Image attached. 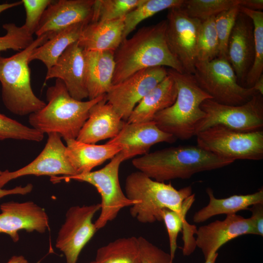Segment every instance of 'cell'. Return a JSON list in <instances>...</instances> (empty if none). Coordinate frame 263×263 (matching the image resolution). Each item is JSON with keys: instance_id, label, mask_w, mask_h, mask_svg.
<instances>
[{"instance_id": "6da1fadb", "label": "cell", "mask_w": 263, "mask_h": 263, "mask_svg": "<svg viewBox=\"0 0 263 263\" xmlns=\"http://www.w3.org/2000/svg\"><path fill=\"white\" fill-rule=\"evenodd\" d=\"M166 20L144 26L123 40L114 51L113 85L149 68L164 67L185 73L171 54L166 37Z\"/></svg>"}, {"instance_id": "7a4b0ae2", "label": "cell", "mask_w": 263, "mask_h": 263, "mask_svg": "<svg viewBox=\"0 0 263 263\" xmlns=\"http://www.w3.org/2000/svg\"><path fill=\"white\" fill-rule=\"evenodd\" d=\"M234 162L197 145H182L149 152L133 159L132 164L150 178L165 182L188 179L197 173L222 168Z\"/></svg>"}, {"instance_id": "3957f363", "label": "cell", "mask_w": 263, "mask_h": 263, "mask_svg": "<svg viewBox=\"0 0 263 263\" xmlns=\"http://www.w3.org/2000/svg\"><path fill=\"white\" fill-rule=\"evenodd\" d=\"M105 95L92 100H78L71 96L61 80L56 79L54 85L47 89V103L30 114L28 122L31 127L43 134L56 133L64 140L75 139L91 108Z\"/></svg>"}, {"instance_id": "277c9868", "label": "cell", "mask_w": 263, "mask_h": 263, "mask_svg": "<svg viewBox=\"0 0 263 263\" xmlns=\"http://www.w3.org/2000/svg\"><path fill=\"white\" fill-rule=\"evenodd\" d=\"M177 89L174 103L157 113L153 121L162 131L176 139L188 140L195 136L197 128L205 117L201 105L212 97L197 83L193 75L167 68Z\"/></svg>"}, {"instance_id": "5b68a950", "label": "cell", "mask_w": 263, "mask_h": 263, "mask_svg": "<svg viewBox=\"0 0 263 263\" xmlns=\"http://www.w3.org/2000/svg\"><path fill=\"white\" fill-rule=\"evenodd\" d=\"M125 189L129 199L138 201L131 206V215L143 224L162 221L165 208L181 212L184 201L192 194L191 186L177 190L171 183L155 181L140 171L128 175Z\"/></svg>"}, {"instance_id": "8992f818", "label": "cell", "mask_w": 263, "mask_h": 263, "mask_svg": "<svg viewBox=\"0 0 263 263\" xmlns=\"http://www.w3.org/2000/svg\"><path fill=\"white\" fill-rule=\"evenodd\" d=\"M48 39L37 37L25 49L9 56H0V82L3 103L11 113L25 116L38 112L45 105L34 94L31 84L30 57L34 50Z\"/></svg>"}, {"instance_id": "52a82bcc", "label": "cell", "mask_w": 263, "mask_h": 263, "mask_svg": "<svg viewBox=\"0 0 263 263\" xmlns=\"http://www.w3.org/2000/svg\"><path fill=\"white\" fill-rule=\"evenodd\" d=\"M124 161L119 152L108 164L99 170L72 176L51 177L50 180L53 183H57L61 180H75L88 183L96 188L101 196V201L100 214L94 224L96 229L99 230L116 218L122 208L138 202L129 199L121 188L119 169Z\"/></svg>"}, {"instance_id": "ba28073f", "label": "cell", "mask_w": 263, "mask_h": 263, "mask_svg": "<svg viewBox=\"0 0 263 263\" xmlns=\"http://www.w3.org/2000/svg\"><path fill=\"white\" fill-rule=\"evenodd\" d=\"M193 75L199 87L220 104L242 105L258 93L252 87H244L239 83L232 67L225 58L196 61Z\"/></svg>"}, {"instance_id": "9c48e42d", "label": "cell", "mask_w": 263, "mask_h": 263, "mask_svg": "<svg viewBox=\"0 0 263 263\" xmlns=\"http://www.w3.org/2000/svg\"><path fill=\"white\" fill-rule=\"evenodd\" d=\"M197 146L217 156L233 161L263 158V131L241 132L217 125L196 135Z\"/></svg>"}, {"instance_id": "30bf717a", "label": "cell", "mask_w": 263, "mask_h": 263, "mask_svg": "<svg viewBox=\"0 0 263 263\" xmlns=\"http://www.w3.org/2000/svg\"><path fill=\"white\" fill-rule=\"evenodd\" d=\"M201 108L206 116L198 125L196 135L217 125L241 132L260 131L263 127V95L259 93L242 105H225L208 99L202 102Z\"/></svg>"}, {"instance_id": "8fae6325", "label": "cell", "mask_w": 263, "mask_h": 263, "mask_svg": "<svg viewBox=\"0 0 263 263\" xmlns=\"http://www.w3.org/2000/svg\"><path fill=\"white\" fill-rule=\"evenodd\" d=\"M166 20V37L169 48L185 73L193 75L202 20L189 17L182 6L168 9Z\"/></svg>"}, {"instance_id": "7c38bea8", "label": "cell", "mask_w": 263, "mask_h": 263, "mask_svg": "<svg viewBox=\"0 0 263 263\" xmlns=\"http://www.w3.org/2000/svg\"><path fill=\"white\" fill-rule=\"evenodd\" d=\"M100 210V203L69 208L56 241V246L64 254L67 263H77L80 253L97 230L93 219Z\"/></svg>"}, {"instance_id": "4fadbf2b", "label": "cell", "mask_w": 263, "mask_h": 263, "mask_svg": "<svg viewBox=\"0 0 263 263\" xmlns=\"http://www.w3.org/2000/svg\"><path fill=\"white\" fill-rule=\"evenodd\" d=\"M168 75L164 67L140 70L113 86L106 94L107 101L125 122L139 101Z\"/></svg>"}, {"instance_id": "5bb4252c", "label": "cell", "mask_w": 263, "mask_h": 263, "mask_svg": "<svg viewBox=\"0 0 263 263\" xmlns=\"http://www.w3.org/2000/svg\"><path fill=\"white\" fill-rule=\"evenodd\" d=\"M77 174L66 155V146L56 133L48 134L47 142L39 155L31 163L13 171H2L0 188L9 181L23 176L47 175L51 177Z\"/></svg>"}, {"instance_id": "9a60e30c", "label": "cell", "mask_w": 263, "mask_h": 263, "mask_svg": "<svg viewBox=\"0 0 263 263\" xmlns=\"http://www.w3.org/2000/svg\"><path fill=\"white\" fill-rule=\"evenodd\" d=\"M95 0H52L45 10L35 33L48 38L61 30L80 22H90Z\"/></svg>"}, {"instance_id": "2e32d148", "label": "cell", "mask_w": 263, "mask_h": 263, "mask_svg": "<svg viewBox=\"0 0 263 263\" xmlns=\"http://www.w3.org/2000/svg\"><path fill=\"white\" fill-rule=\"evenodd\" d=\"M0 209V233L8 235L14 242L19 240V230L43 233L49 228L45 209L33 202H8L1 204Z\"/></svg>"}, {"instance_id": "e0dca14e", "label": "cell", "mask_w": 263, "mask_h": 263, "mask_svg": "<svg viewBox=\"0 0 263 263\" xmlns=\"http://www.w3.org/2000/svg\"><path fill=\"white\" fill-rule=\"evenodd\" d=\"M176 139L173 135L160 129L153 121L139 123L126 122L118 134L107 143L121 146L122 150L120 152L125 161L149 153L150 148L156 144L172 143Z\"/></svg>"}, {"instance_id": "ac0fdd59", "label": "cell", "mask_w": 263, "mask_h": 263, "mask_svg": "<svg viewBox=\"0 0 263 263\" xmlns=\"http://www.w3.org/2000/svg\"><path fill=\"white\" fill-rule=\"evenodd\" d=\"M195 234L196 246L206 260L228 242L242 235H255V231L249 218L232 214L227 215L224 220L200 226Z\"/></svg>"}, {"instance_id": "d6986e66", "label": "cell", "mask_w": 263, "mask_h": 263, "mask_svg": "<svg viewBox=\"0 0 263 263\" xmlns=\"http://www.w3.org/2000/svg\"><path fill=\"white\" fill-rule=\"evenodd\" d=\"M253 29L251 19L240 11L229 38L226 57L243 87L254 62Z\"/></svg>"}, {"instance_id": "ffe728a7", "label": "cell", "mask_w": 263, "mask_h": 263, "mask_svg": "<svg viewBox=\"0 0 263 263\" xmlns=\"http://www.w3.org/2000/svg\"><path fill=\"white\" fill-rule=\"evenodd\" d=\"M61 80L74 98L82 101L88 97L85 81L84 50L77 41L70 45L47 70L45 80Z\"/></svg>"}, {"instance_id": "44dd1931", "label": "cell", "mask_w": 263, "mask_h": 263, "mask_svg": "<svg viewBox=\"0 0 263 263\" xmlns=\"http://www.w3.org/2000/svg\"><path fill=\"white\" fill-rule=\"evenodd\" d=\"M125 122L107 102L105 95L90 110L88 119L76 139L95 144L101 140L112 139L118 134Z\"/></svg>"}, {"instance_id": "7402d4cb", "label": "cell", "mask_w": 263, "mask_h": 263, "mask_svg": "<svg viewBox=\"0 0 263 263\" xmlns=\"http://www.w3.org/2000/svg\"><path fill=\"white\" fill-rule=\"evenodd\" d=\"M114 52L84 50L88 100L106 94L113 86Z\"/></svg>"}, {"instance_id": "603a6c76", "label": "cell", "mask_w": 263, "mask_h": 263, "mask_svg": "<svg viewBox=\"0 0 263 263\" xmlns=\"http://www.w3.org/2000/svg\"><path fill=\"white\" fill-rule=\"evenodd\" d=\"M124 19L90 21L81 32L78 45L86 51L114 52L123 40Z\"/></svg>"}, {"instance_id": "cb8c5ba5", "label": "cell", "mask_w": 263, "mask_h": 263, "mask_svg": "<svg viewBox=\"0 0 263 263\" xmlns=\"http://www.w3.org/2000/svg\"><path fill=\"white\" fill-rule=\"evenodd\" d=\"M65 141L66 155L77 174L91 171L122 150L121 147L116 144H88L76 139Z\"/></svg>"}, {"instance_id": "d4e9b609", "label": "cell", "mask_w": 263, "mask_h": 263, "mask_svg": "<svg viewBox=\"0 0 263 263\" xmlns=\"http://www.w3.org/2000/svg\"><path fill=\"white\" fill-rule=\"evenodd\" d=\"M177 89L172 77L167 76L136 105L127 120V123L153 121L158 112L170 107L175 102Z\"/></svg>"}, {"instance_id": "484cf974", "label": "cell", "mask_w": 263, "mask_h": 263, "mask_svg": "<svg viewBox=\"0 0 263 263\" xmlns=\"http://www.w3.org/2000/svg\"><path fill=\"white\" fill-rule=\"evenodd\" d=\"M209 197L207 206L196 212L193 216L195 223L204 222L210 218L220 214H232L243 210H248L253 205L263 203V189L246 195H234L227 198L218 199L211 188H207Z\"/></svg>"}, {"instance_id": "4316f807", "label": "cell", "mask_w": 263, "mask_h": 263, "mask_svg": "<svg viewBox=\"0 0 263 263\" xmlns=\"http://www.w3.org/2000/svg\"><path fill=\"white\" fill-rule=\"evenodd\" d=\"M88 23H78L54 35L34 50L30 57V62L39 60L49 70L70 45L78 41L84 27Z\"/></svg>"}, {"instance_id": "83f0119b", "label": "cell", "mask_w": 263, "mask_h": 263, "mask_svg": "<svg viewBox=\"0 0 263 263\" xmlns=\"http://www.w3.org/2000/svg\"><path fill=\"white\" fill-rule=\"evenodd\" d=\"M95 261L99 263H141L138 237L118 238L99 248Z\"/></svg>"}, {"instance_id": "f1b7e54d", "label": "cell", "mask_w": 263, "mask_h": 263, "mask_svg": "<svg viewBox=\"0 0 263 263\" xmlns=\"http://www.w3.org/2000/svg\"><path fill=\"white\" fill-rule=\"evenodd\" d=\"M184 2V0H143L124 17L123 39L144 20L164 10L182 6Z\"/></svg>"}, {"instance_id": "f546056e", "label": "cell", "mask_w": 263, "mask_h": 263, "mask_svg": "<svg viewBox=\"0 0 263 263\" xmlns=\"http://www.w3.org/2000/svg\"><path fill=\"white\" fill-rule=\"evenodd\" d=\"M240 12L251 19L254 38V59L253 65L245 78L244 87H252L263 74V12L239 6Z\"/></svg>"}, {"instance_id": "4dcf8cb0", "label": "cell", "mask_w": 263, "mask_h": 263, "mask_svg": "<svg viewBox=\"0 0 263 263\" xmlns=\"http://www.w3.org/2000/svg\"><path fill=\"white\" fill-rule=\"evenodd\" d=\"M218 39L212 17L202 20L197 41L196 61H210L218 57Z\"/></svg>"}, {"instance_id": "1f68e13d", "label": "cell", "mask_w": 263, "mask_h": 263, "mask_svg": "<svg viewBox=\"0 0 263 263\" xmlns=\"http://www.w3.org/2000/svg\"><path fill=\"white\" fill-rule=\"evenodd\" d=\"M239 6V0H184L182 7L190 17L204 20Z\"/></svg>"}, {"instance_id": "d6a6232c", "label": "cell", "mask_w": 263, "mask_h": 263, "mask_svg": "<svg viewBox=\"0 0 263 263\" xmlns=\"http://www.w3.org/2000/svg\"><path fill=\"white\" fill-rule=\"evenodd\" d=\"M143 0H95L91 21L112 20L124 17Z\"/></svg>"}, {"instance_id": "836d02e7", "label": "cell", "mask_w": 263, "mask_h": 263, "mask_svg": "<svg viewBox=\"0 0 263 263\" xmlns=\"http://www.w3.org/2000/svg\"><path fill=\"white\" fill-rule=\"evenodd\" d=\"M195 200V194H192L183 202L181 212L164 209L161 212L162 221H164L169 235V254L173 260L177 247V239L179 233L182 230L183 223L186 220L187 213Z\"/></svg>"}, {"instance_id": "e575fe53", "label": "cell", "mask_w": 263, "mask_h": 263, "mask_svg": "<svg viewBox=\"0 0 263 263\" xmlns=\"http://www.w3.org/2000/svg\"><path fill=\"white\" fill-rule=\"evenodd\" d=\"M43 133L0 113V141L8 139L40 142Z\"/></svg>"}, {"instance_id": "d590c367", "label": "cell", "mask_w": 263, "mask_h": 263, "mask_svg": "<svg viewBox=\"0 0 263 263\" xmlns=\"http://www.w3.org/2000/svg\"><path fill=\"white\" fill-rule=\"evenodd\" d=\"M239 12V6H236L214 17L215 29L219 42L218 57L227 59L229 38Z\"/></svg>"}, {"instance_id": "8d00e7d4", "label": "cell", "mask_w": 263, "mask_h": 263, "mask_svg": "<svg viewBox=\"0 0 263 263\" xmlns=\"http://www.w3.org/2000/svg\"><path fill=\"white\" fill-rule=\"evenodd\" d=\"M6 34L0 36V51L12 49L22 50L29 46L34 41L33 35L22 25L18 26L10 23L3 25Z\"/></svg>"}, {"instance_id": "74e56055", "label": "cell", "mask_w": 263, "mask_h": 263, "mask_svg": "<svg viewBox=\"0 0 263 263\" xmlns=\"http://www.w3.org/2000/svg\"><path fill=\"white\" fill-rule=\"evenodd\" d=\"M26 18L23 25L32 35L35 34L41 18L52 0H21Z\"/></svg>"}, {"instance_id": "f35d334b", "label": "cell", "mask_w": 263, "mask_h": 263, "mask_svg": "<svg viewBox=\"0 0 263 263\" xmlns=\"http://www.w3.org/2000/svg\"><path fill=\"white\" fill-rule=\"evenodd\" d=\"M138 240L141 263H173L169 253L143 237H138Z\"/></svg>"}, {"instance_id": "ab89813d", "label": "cell", "mask_w": 263, "mask_h": 263, "mask_svg": "<svg viewBox=\"0 0 263 263\" xmlns=\"http://www.w3.org/2000/svg\"><path fill=\"white\" fill-rule=\"evenodd\" d=\"M182 230L184 243L183 254L184 256H189L194 252L197 247L196 239L193 236L196 234L197 229L194 225H190L185 220L183 223Z\"/></svg>"}, {"instance_id": "60d3db41", "label": "cell", "mask_w": 263, "mask_h": 263, "mask_svg": "<svg viewBox=\"0 0 263 263\" xmlns=\"http://www.w3.org/2000/svg\"><path fill=\"white\" fill-rule=\"evenodd\" d=\"M248 210L251 212L250 218L255 235L263 236V203L256 204L250 206Z\"/></svg>"}, {"instance_id": "b9f144b4", "label": "cell", "mask_w": 263, "mask_h": 263, "mask_svg": "<svg viewBox=\"0 0 263 263\" xmlns=\"http://www.w3.org/2000/svg\"><path fill=\"white\" fill-rule=\"evenodd\" d=\"M2 171L0 170V174ZM33 188L32 184H28L25 186H18L10 189H4L0 188V199L2 197L12 194L26 195L30 193Z\"/></svg>"}, {"instance_id": "7bdbcfd3", "label": "cell", "mask_w": 263, "mask_h": 263, "mask_svg": "<svg viewBox=\"0 0 263 263\" xmlns=\"http://www.w3.org/2000/svg\"><path fill=\"white\" fill-rule=\"evenodd\" d=\"M239 6L252 10L262 11L263 9V0H239Z\"/></svg>"}, {"instance_id": "ee69618b", "label": "cell", "mask_w": 263, "mask_h": 263, "mask_svg": "<svg viewBox=\"0 0 263 263\" xmlns=\"http://www.w3.org/2000/svg\"><path fill=\"white\" fill-rule=\"evenodd\" d=\"M252 88L256 92L263 95V74L255 82Z\"/></svg>"}, {"instance_id": "f6af8a7d", "label": "cell", "mask_w": 263, "mask_h": 263, "mask_svg": "<svg viewBox=\"0 0 263 263\" xmlns=\"http://www.w3.org/2000/svg\"><path fill=\"white\" fill-rule=\"evenodd\" d=\"M22 4V1H18L11 3L0 4V13L13 7H17Z\"/></svg>"}, {"instance_id": "bcb514c9", "label": "cell", "mask_w": 263, "mask_h": 263, "mask_svg": "<svg viewBox=\"0 0 263 263\" xmlns=\"http://www.w3.org/2000/svg\"><path fill=\"white\" fill-rule=\"evenodd\" d=\"M7 263H28L27 260L22 256H14Z\"/></svg>"}, {"instance_id": "7dc6e473", "label": "cell", "mask_w": 263, "mask_h": 263, "mask_svg": "<svg viewBox=\"0 0 263 263\" xmlns=\"http://www.w3.org/2000/svg\"><path fill=\"white\" fill-rule=\"evenodd\" d=\"M218 255V253L217 252L212 254L205 260V263H216Z\"/></svg>"}, {"instance_id": "c3c4849f", "label": "cell", "mask_w": 263, "mask_h": 263, "mask_svg": "<svg viewBox=\"0 0 263 263\" xmlns=\"http://www.w3.org/2000/svg\"><path fill=\"white\" fill-rule=\"evenodd\" d=\"M99 263L95 261H92V262H89V263Z\"/></svg>"}]
</instances>
